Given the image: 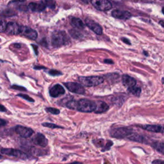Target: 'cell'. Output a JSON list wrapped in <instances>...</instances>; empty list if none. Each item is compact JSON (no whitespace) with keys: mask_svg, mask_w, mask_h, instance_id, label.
Instances as JSON below:
<instances>
[{"mask_svg":"<svg viewBox=\"0 0 164 164\" xmlns=\"http://www.w3.org/2000/svg\"><path fill=\"white\" fill-rule=\"evenodd\" d=\"M49 74L51 76H58V75H61L62 73L60 71H56V70H50L49 72Z\"/></svg>","mask_w":164,"mask_h":164,"instance_id":"cell-33","label":"cell"},{"mask_svg":"<svg viewBox=\"0 0 164 164\" xmlns=\"http://www.w3.org/2000/svg\"><path fill=\"white\" fill-rule=\"evenodd\" d=\"M32 47L34 48H35L34 49H35V53H36V55H37V54H38V52H37V47L36 46H35V45H32Z\"/></svg>","mask_w":164,"mask_h":164,"instance_id":"cell-41","label":"cell"},{"mask_svg":"<svg viewBox=\"0 0 164 164\" xmlns=\"http://www.w3.org/2000/svg\"><path fill=\"white\" fill-rule=\"evenodd\" d=\"M6 22L3 20V19H0V33L5 32L6 28Z\"/></svg>","mask_w":164,"mask_h":164,"instance_id":"cell-29","label":"cell"},{"mask_svg":"<svg viewBox=\"0 0 164 164\" xmlns=\"http://www.w3.org/2000/svg\"><path fill=\"white\" fill-rule=\"evenodd\" d=\"M17 96L19 97H21L22 98H23V99L27 100L30 102H34V100L32 99V98L31 97H30L28 95H27V94H19L17 95Z\"/></svg>","mask_w":164,"mask_h":164,"instance_id":"cell-31","label":"cell"},{"mask_svg":"<svg viewBox=\"0 0 164 164\" xmlns=\"http://www.w3.org/2000/svg\"><path fill=\"white\" fill-rule=\"evenodd\" d=\"M162 13H163V14L164 15V7L162 8Z\"/></svg>","mask_w":164,"mask_h":164,"instance_id":"cell-46","label":"cell"},{"mask_svg":"<svg viewBox=\"0 0 164 164\" xmlns=\"http://www.w3.org/2000/svg\"><path fill=\"white\" fill-rule=\"evenodd\" d=\"M77 104L78 101L75 100H71L66 103V107L69 109L77 110Z\"/></svg>","mask_w":164,"mask_h":164,"instance_id":"cell-25","label":"cell"},{"mask_svg":"<svg viewBox=\"0 0 164 164\" xmlns=\"http://www.w3.org/2000/svg\"><path fill=\"white\" fill-rule=\"evenodd\" d=\"M91 3L97 10L100 11H107L112 7L111 3L108 0H91Z\"/></svg>","mask_w":164,"mask_h":164,"instance_id":"cell-5","label":"cell"},{"mask_svg":"<svg viewBox=\"0 0 164 164\" xmlns=\"http://www.w3.org/2000/svg\"><path fill=\"white\" fill-rule=\"evenodd\" d=\"M2 157H3V156H2L1 155H0V159H2Z\"/></svg>","mask_w":164,"mask_h":164,"instance_id":"cell-48","label":"cell"},{"mask_svg":"<svg viewBox=\"0 0 164 164\" xmlns=\"http://www.w3.org/2000/svg\"><path fill=\"white\" fill-rule=\"evenodd\" d=\"M20 35L31 40H35L38 36L37 32L35 30L24 26H21Z\"/></svg>","mask_w":164,"mask_h":164,"instance_id":"cell-9","label":"cell"},{"mask_svg":"<svg viewBox=\"0 0 164 164\" xmlns=\"http://www.w3.org/2000/svg\"><path fill=\"white\" fill-rule=\"evenodd\" d=\"M46 111H48V113H50L51 114H54V115H58L60 114V110L57 108H46Z\"/></svg>","mask_w":164,"mask_h":164,"instance_id":"cell-28","label":"cell"},{"mask_svg":"<svg viewBox=\"0 0 164 164\" xmlns=\"http://www.w3.org/2000/svg\"><path fill=\"white\" fill-rule=\"evenodd\" d=\"M71 24L74 28H76L78 29L82 30L85 28V24L79 18H76V17L72 18L71 20Z\"/></svg>","mask_w":164,"mask_h":164,"instance_id":"cell-20","label":"cell"},{"mask_svg":"<svg viewBox=\"0 0 164 164\" xmlns=\"http://www.w3.org/2000/svg\"><path fill=\"white\" fill-rule=\"evenodd\" d=\"M157 151L164 155V143L163 142H155L152 146Z\"/></svg>","mask_w":164,"mask_h":164,"instance_id":"cell-22","label":"cell"},{"mask_svg":"<svg viewBox=\"0 0 164 164\" xmlns=\"http://www.w3.org/2000/svg\"><path fill=\"white\" fill-rule=\"evenodd\" d=\"M113 142L111 140H108L107 142L105 144V145L103 147V149H102V151H106L110 149V148L113 146Z\"/></svg>","mask_w":164,"mask_h":164,"instance_id":"cell-30","label":"cell"},{"mask_svg":"<svg viewBox=\"0 0 164 164\" xmlns=\"http://www.w3.org/2000/svg\"><path fill=\"white\" fill-rule=\"evenodd\" d=\"M65 87L70 92L78 94H84L85 91L82 85L75 82H67L64 83Z\"/></svg>","mask_w":164,"mask_h":164,"instance_id":"cell-7","label":"cell"},{"mask_svg":"<svg viewBox=\"0 0 164 164\" xmlns=\"http://www.w3.org/2000/svg\"><path fill=\"white\" fill-rule=\"evenodd\" d=\"M41 2L46 7H49L51 9H54L56 6V2L55 0H42Z\"/></svg>","mask_w":164,"mask_h":164,"instance_id":"cell-23","label":"cell"},{"mask_svg":"<svg viewBox=\"0 0 164 164\" xmlns=\"http://www.w3.org/2000/svg\"><path fill=\"white\" fill-rule=\"evenodd\" d=\"M0 111H3V112H4V111H6V108L4 106H3L2 104H0Z\"/></svg>","mask_w":164,"mask_h":164,"instance_id":"cell-39","label":"cell"},{"mask_svg":"<svg viewBox=\"0 0 164 164\" xmlns=\"http://www.w3.org/2000/svg\"></svg>","mask_w":164,"mask_h":164,"instance_id":"cell-50","label":"cell"},{"mask_svg":"<svg viewBox=\"0 0 164 164\" xmlns=\"http://www.w3.org/2000/svg\"><path fill=\"white\" fill-rule=\"evenodd\" d=\"M96 108V103L89 100L82 99L78 101L77 110L82 112H92Z\"/></svg>","mask_w":164,"mask_h":164,"instance_id":"cell-2","label":"cell"},{"mask_svg":"<svg viewBox=\"0 0 164 164\" xmlns=\"http://www.w3.org/2000/svg\"><path fill=\"white\" fill-rule=\"evenodd\" d=\"M78 80L86 87H94L100 85L104 82L103 78L101 76H80Z\"/></svg>","mask_w":164,"mask_h":164,"instance_id":"cell-3","label":"cell"},{"mask_svg":"<svg viewBox=\"0 0 164 164\" xmlns=\"http://www.w3.org/2000/svg\"><path fill=\"white\" fill-rule=\"evenodd\" d=\"M128 139H129L130 140L132 141H135V142H140L142 143L144 141V138L138 134H135V133H132L128 137Z\"/></svg>","mask_w":164,"mask_h":164,"instance_id":"cell-21","label":"cell"},{"mask_svg":"<svg viewBox=\"0 0 164 164\" xmlns=\"http://www.w3.org/2000/svg\"><path fill=\"white\" fill-rule=\"evenodd\" d=\"M132 133V129L128 128H116L110 131V135L116 139L128 138Z\"/></svg>","mask_w":164,"mask_h":164,"instance_id":"cell-4","label":"cell"},{"mask_svg":"<svg viewBox=\"0 0 164 164\" xmlns=\"http://www.w3.org/2000/svg\"><path fill=\"white\" fill-rule=\"evenodd\" d=\"M122 83L124 85V86L130 88L135 86L136 85V80L134 79L133 78L131 77L130 76L128 75H124L122 78Z\"/></svg>","mask_w":164,"mask_h":164,"instance_id":"cell-16","label":"cell"},{"mask_svg":"<svg viewBox=\"0 0 164 164\" xmlns=\"http://www.w3.org/2000/svg\"><path fill=\"white\" fill-rule=\"evenodd\" d=\"M162 133H164V128H163V131H162Z\"/></svg>","mask_w":164,"mask_h":164,"instance_id":"cell-49","label":"cell"},{"mask_svg":"<svg viewBox=\"0 0 164 164\" xmlns=\"http://www.w3.org/2000/svg\"><path fill=\"white\" fill-rule=\"evenodd\" d=\"M85 24H86V25L92 31H93L97 35L102 34L103 33L102 28L101 26L96 22L91 20V19H87L86 20H85Z\"/></svg>","mask_w":164,"mask_h":164,"instance_id":"cell-12","label":"cell"},{"mask_svg":"<svg viewBox=\"0 0 164 164\" xmlns=\"http://www.w3.org/2000/svg\"><path fill=\"white\" fill-rule=\"evenodd\" d=\"M111 16L116 19H122V20H127L132 17V14L128 11L114 10L111 12Z\"/></svg>","mask_w":164,"mask_h":164,"instance_id":"cell-13","label":"cell"},{"mask_svg":"<svg viewBox=\"0 0 164 164\" xmlns=\"http://www.w3.org/2000/svg\"><path fill=\"white\" fill-rule=\"evenodd\" d=\"M33 142L36 145L41 147H46L48 144V139L44 135L41 133H37L34 140H33Z\"/></svg>","mask_w":164,"mask_h":164,"instance_id":"cell-15","label":"cell"},{"mask_svg":"<svg viewBox=\"0 0 164 164\" xmlns=\"http://www.w3.org/2000/svg\"><path fill=\"white\" fill-rule=\"evenodd\" d=\"M15 131L18 135L23 138H29L34 133L33 129L23 126H17L15 128Z\"/></svg>","mask_w":164,"mask_h":164,"instance_id":"cell-11","label":"cell"},{"mask_svg":"<svg viewBox=\"0 0 164 164\" xmlns=\"http://www.w3.org/2000/svg\"><path fill=\"white\" fill-rule=\"evenodd\" d=\"M69 37L66 33L63 31L54 32L51 37V44L55 48H59L67 44Z\"/></svg>","mask_w":164,"mask_h":164,"instance_id":"cell-1","label":"cell"},{"mask_svg":"<svg viewBox=\"0 0 164 164\" xmlns=\"http://www.w3.org/2000/svg\"><path fill=\"white\" fill-rule=\"evenodd\" d=\"M21 30V26L14 22H9L6 24L5 32L6 34L17 35H20Z\"/></svg>","mask_w":164,"mask_h":164,"instance_id":"cell-8","label":"cell"},{"mask_svg":"<svg viewBox=\"0 0 164 164\" xmlns=\"http://www.w3.org/2000/svg\"><path fill=\"white\" fill-rule=\"evenodd\" d=\"M25 3V0H13L9 3L8 6L14 8L19 11H27L28 6L27 7Z\"/></svg>","mask_w":164,"mask_h":164,"instance_id":"cell-10","label":"cell"},{"mask_svg":"<svg viewBox=\"0 0 164 164\" xmlns=\"http://www.w3.org/2000/svg\"><path fill=\"white\" fill-rule=\"evenodd\" d=\"M109 109L108 104L103 101H99L96 103V108L94 112L96 114L104 113Z\"/></svg>","mask_w":164,"mask_h":164,"instance_id":"cell-18","label":"cell"},{"mask_svg":"<svg viewBox=\"0 0 164 164\" xmlns=\"http://www.w3.org/2000/svg\"><path fill=\"white\" fill-rule=\"evenodd\" d=\"M1 152L2 154L12 156H15L17 157V158H19L21 159L25 160L28 159L27 155L19 149H15L12 148H5L1 150Z\"/></svg>","mask_w":164,"mask_h":164,"instance_id":"cell-6","label":"cell"},{"mask_svg":"<svg viewBox=\"0 0 164 164\" xmlns=\"http://www.w3.org/2000/svg\"><path fill=\"white\" fill-rule=\"evenodd\" d=\"M35 69H45V67H38V66H37V67H34Z\"/></svg>","mask_w":164,"mask_h":164,"instance_id":"cell-44","label":"cell"},{"mask_svg":"<svg viewBox=\"0 0 164 164\" xmlns=\"http://www.w3.org/2000/svg\"><path fill=\"white\" fill-rule=\"evenodd\" d=\"M128 90L129 93L135 96H139L141 93V89L140 87H137L135 86L128 88Z\"/></svg>","mask_w":164,"mask_h":164,"instance_id":"cell-24","label":"cell"},{"mask_svg":"<svg viewBox=\"0 0 164 164\" xmlns=\"http://www.w3.org/2000/svg\"><path fill=\"white\" fill-rule=\"evenodd\" d=\"M42 125L43 126H44V127H48L49 128H52V129H54V128H61V129H64L63 127L60 126H58V125H56V124H53V123L45 122V123H42Z\"/></svg>","mask_w":164,"mask_h":164,"instance_id":"cell-27","label":"cell"},{"mask_svg":"<svg viewBox=\"0 0 164 164\" xmlns=\"http://www.w3.org/2000/svg\"><path fill=\"white\" fill-rule=\"evenodd\" d=\"M144 53H145V54H144V55H145L148 56V53H147V52H146V51H144Z\"/></svg>","mask_w":164,"mask_h":164,"instance_id":"cell-45","label":"cell"},{"mask_svg":"<svg viewBox=\"0 0 164 164\" xmlns=\"http://www.w3.org/2000/svg\"><path fill=\"white\" fill-rule=\"evenodd\" d=\"M28 8L32 11L34 12H41L44 11L46 6L42 2L41 3H34L31 2L29 3L28 5Z\"/></svg>","mask_w":164,"mask_h":164,"instance_id":"cell-17","label":"cell"},{"mask_svg":"<svg viewBox=\"0 0 164 164\" xmlns=\"http://www.w3.org/2000/svg\"><path fill=\"white\" fill-rule=\"evenodd\" d=\"M159 24L162 26V27L164 28V21H160L159 22Z\"/></svg>","mask_w":164,"mask_h":164,"instance_id":"cell-42","label":"cell"},{"mask_svg":"<svg viewBox=\"0 0 164 164\" xmlns=\"http://www.w3.org/2000/svg\"><path fill=\"white\" fill-rule=\"evenodd\" d=\"M122 41L124 43H126V44L131 45V42H130V41L128 40V38H122Z\"/></svg>","mask_w":164,"mask_h":164,"instance_id":"cell-37","label":"cell"},{"mask_svg":"<svg viewBox=\"0 0 164 164\" xmlns=\"http://www.w3.org/2000/svg\"><path fill=\"white\" fill-rule=\"evenodd\" d=\"M142 129L155 133H162L163 131V127L159 125H145L142 126Z\"/></svg>","mask_w":164,"mask_h":164,"instance_id":"cell-19","label":"cell"},{"mask_svg":"<svg viewBox=\"0 0 164 164\" xmlns=\"http://www.w3.org/2000/svg\"><path fill=\"white\" fill-rule=\"evenodd\" d=\"M14 46L16 48H21V45L19 44H14Z\"/></svg>","mask_w":164,"mask_h":164,"instance_id":"cell-40","label":"cell"},{"mask_svg":"<svg viewBox=\"0 0 164 164\" xmlns=\"http://www.w3.org/2000/svg\"><path fill=\"white\" fill-rule=\"evenodd\" d=\"M153 164H164V160H155L153 161Z\"/></svg>","mask_w":164,"mask_h":164,"instance_id":"cell-35","label":"cell"},{"mask_svg":"<svg viewBox=\"0 0 164 164\" xmlns=\"http://www.w3.org/2000/svg\"><path fill=\"white\" fill-rule=\"evenodd\" d=\"M12 88L14 89L19 90H26L25 88L23 87H20V86H17V85H14V86H12Z\"/></svg>","mask_w":164,"mask_h":164,"instance_id":"cell-34","label":"cell"},{"mask_svg":"<svg viewBox=\"0 0 164 164\" xmlns=\"http://www.w3.org/2000/svg\"><path fill=\"white\" fill-rule=\"evenodd\" d=\"M65 94V90L62 85L56 84L49 90V94L53 97H57L59 96Z\"/></svg>","mask_w":164,"mask_h":164,"instance_id":"cell-14","label":"cell"},{"mask_svg":"<svg viewBox=\"0 0 164 164\" xmlns=\"http://www.w3.org/2000/svg\"><path fill=\"white\" fill-rule=\"evenodd\" d=\"M104 62L106 63V64H114V62L110 60V59H105V60H104Z\"/></svg>","mask_w":164,"mask_h":164,"instance_id":"cell-38","label":"cell"},{"mask_svg":"<svg viewBox=\"0 0 164 164\" xmlns=\"http://www.w3.org/2000/svg\"><path fill=\"white\" fill-rule=\"evenodd\" d=\"M95 145L97 147H104V140L103 139H97L93 141Z\"/></svg>","mask_w":164,"mask_h":164,"instance_id":"cell-32","label":"cell"},{"mask_svg":"<svg viewBox=\"0 0 164 164\" xmlns=\"http://www.w3.org/2000/svg\"><path fill=\"white\" fill-rule=\"evenodd\" d=\"M69 34L73 38H76V39L81 38L82 36V34L80 31H77V30H76L75 29L69 30Z\"/></svg>","mask_w":164,"mask_h":164,"instance_id":"cell-26","label":"cell"},{"mask_svg":"<svg viewBox=\"0 0 164 164\" xmlns=\"http://www.w3.org/2000/svg\"><path fill=\"white\" fill-rule=\"evenodd\" d=\"M6 124V121L4 119H0V128H2L4 126H5Z\"/></svg>","mask_w":164,"mask_h":164,"instance_id":"cell-36","label":"cell"},{"mask_svg":"<svg viewBox=\"0 0 164 164\" xmlns=\"http://www.w3.org/2000/svg\"><path fill=\"white\" fill-rule=\"evenodd\" d=\"M162 83H163V84H164V78H162Z\"/></svg>","mask_w":164,"mask_h":164,"instance_id":"cell-47","label":"cell"},{"mask_svg":"<svg viewBox=\"0 0 164 164\" xmlns=\"http://www.w3.org/2000/svg\"><path fill=\"white\" fill-rule=\"evenodd\" d=\"M69 164H82V163L78 162H74L70 163H69Z\"/></svg>","mask_w":164,"mask_h":164,"instance_id":"cell-43","label":"cell"}]
</instances>
